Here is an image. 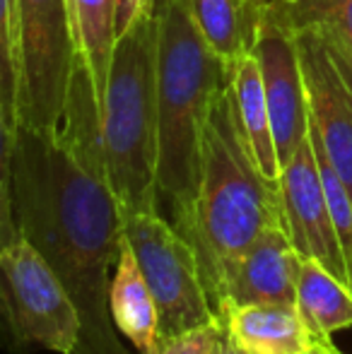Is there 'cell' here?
Returning a JSON list of instances; mask_svg holds the SVG:
<instances>
[{
    "instance_id": "cell-16",
    "label": "cell",
    "mask_w": 352,
    "mask_h": 354,
    "mask_svg": "<svg viewBox=\"0 0 352 354\" xmlns=\"http://www.w3.org/2000/svg\"><path fill=\"white\" fill-rule=\"evenodd\" d=\"M232 82H234L241 126H244L249 145L254 149L256 162H259L261 171H263L268 181L280 183L282 167L280 159H277L275 136H272V123L263 92V80H261V68L254 53H249V56H244L239 63L232 66Z\"/></svg>"
},
{
    "instance_id": "cell-7",
    "label": "cell",
    "mask_w": 352,
    "mask_h": 354,
    "mask_svg": "<svg viewBox=\"0 0 352 354\" xmlns=\"http://www.w3.org/2000/svg\"><path fill=\"white\" fill-rule=\"evenodd\" d=\"M77 58L68 0H19V126H56Z\"/></svg>"
},
{
    "instance_id": "cell-1",
    "label": "cell",
    "mask_w": 352,
    "mask_h": 354,
    "mask_svg": "<svg viewBox=\"0 0 352 354\" xmlns=\"http://www.w3.org/2000/svg\"><path fill=\"white\" fill-rule=\"evenodd\" d=\"M0 191V243L24 236L58 270L82 313L80 354H123L109 311L123 210L109 181L102 102L82 53L56 126H17L3 136Z\"/></svg>"
},
{
    "instance_id": "cell-22",
    "label": "cell",
    "mask_w": 352,
    "mask_h": 354,
    "mask_svg": "<svg viewBox=\"0 0 352 354\" xmlns=\"http://www.w3.org/2000/svg\"><path fill=\"white\" fill-rule=\"evenodd\" d=\"M311 352L314 354H343L331 340L328 342H314V345H311Z\"/></svg>"
},
{
    "instance_id": "cell-25",
    "label": "cell",
    "mask_w": 352,
    "mask_h": 354,
    "mask_svg": "<svg viewBox=\"0 0 352 354\" xmlns=\"http://www.w3.org/2000/svg\"><path fill=\"white\" fill-rule=\"evenodd\" d=\"M306 354H314V352H306Z\"/></svg>"
},
{
    "instance_id": "cell-9",
    "label": "cell",
    "mask_w": 352,
    "mask_h": 354,
    "mask_svg": "<svg viewBox=\"0 0 352 354\" xmlns=\"http://www.w3.org/2000/svg\"><path fill=\"white\" fill-rule=\"evenodd\" d=\"M311 131L352 193V61L314 29H297Z\"/></svg>"
},
{
    "instance_id": "cell-6",
    "label": "cell",
    "mask_w": 352,
    "mask_h": 354,
    "mask_svg": "<svg viewBox=\"0 0 352 354\" xmlns=\"http://www.w3.org/2000/svg\"><path fill=\"white\" fill-rule=\"evenodd\" d=\"M123 236L160 311V342L217 318L196 248L160 210L123 212Z\"/></svg>"
},
{
    "instance_id": "cell-10",
    "label": "cell",
    "mask_w": 352,
    "mask_h": 354,
    "mask_svg": "<svg viewBox=\"0 0 352 354\" xmlns=\"http://www.w3.org/2000/svg\"><path fill=\"white\" fill-rule=\"evenodd\" d=\"M285 229L302 258L316 261L350 284L340 239L326 201L314 142L306 138L280 171Z\"/></svg>"
},
{
    "instance_id": "cell-15",
    "label": "cell",
    "mask_w": 352,
    "mask_h": 354,
    "mask_svg": "<svg viewBox=\"0 0 352 354\" xmlns=\"http://www.w3.org/2000/svg\"><path fill=\"white\" fill-rule=\"evenodd\" d=\"M188 5L205 44L230 68L254 53L263 10L254 0H188Z\"/></svg>"
},
{
    "instance_id": "cell-24",
    "label": "cell",
    "mask_w": 352,
    "mask_h": 354,
    "mask_svg": "<svg viewBox=\"0 0 352 354\" xmlns=\"http://www.w3.org/2000/svg\"><path fill=\"white\" fill-rule=\"evenodd\" d=\"M350 289H352V275H350Z\"/></svg>"
},
{
    "instance_id": "cell-19",
    "label": "cell",
    "mask_w": 352,
    "mask_h": 354,
    "mask_svg": "<svg viewBox=\"0 0 352 354\" xmlns=\"http://www.w3.org/2000/svg\"><path fill=\"white\" fill-rule=\"evenodd\" d=\"M222 330H225V323L217 316L212 321L203 323V326L193 328V330H186L181 335L169 337V340H162L152 354H212Z\"/></svg>"
},
{
    "instance_id": "cell-20",
    "label": "cell",
    "mask_w": 352,
    "mask_h": 354,
    "mask_svg": "<svg viewBox=\"0 0 352 354\" xmlns=\"http://www.w3.org/2000/svg\"><path fill=\"white\" fill-rule=\"evenodd\" d=\"M157 0H118V10H116V34L123 37L147 10L155 8Z\"/></svg>"
},
{
    "instance_id": "cell-8",
    "label": "cell",
    "mask_w": 352,
    "mask_h": 354,
    "mask_svg": "<svg viewBox=\"0 0 352 354\" xmlns=\"http://www.w3.org/2000/svg\"><path fill=\"white\" fill-rule=\"evenodd\" d=\"M254 56L263 80L277 159L280 167H285L295 157L299 145L309 138L311 116L297 29L292 27L282 3L261 10Z\"/></svg>"
},
{
    "instance_id": "cell-3",
    "label": "cell",
    "mask_w": 352,
    "mask_h": 354,
    "mask_svg": "<svg viewBox=\"0 0 352 354\" xmlns=\"http://www.w3.org/2000/svg\"><path fill=\"white\" fill-rule=\"evenodd\" d=\"M157 191L169 222L186 236L201 181L203 126L232 68L205 44L188 0H157Z\"/></svg>"
},
{
    "instance_id": "cell-11",
    "label": "cell",
    "mask_w": 352,
    "mask_h": 354,
    "mask_svg": "<svg viewBox=\"0 0 352 354\" xmlns=\"http://www.w3.org/2000/svg\"><path fill=\"white\" fill-rule=\"evenodd\" d=\"M299 251L285 227H270L256 236L222 272L217 316L232 306L251 304H297L302 272Z\"/></svg>"
},
{
    "instance_id": "cell-14",
    "label": "cell",
    "mask_w": 352,
    "mask_h": 354,
    "mask_svg": "<svg viewBox=\"0 0 352 354\" xmlns=\"http://www.w3.org/2000/svg\"><path fill=\"white\" fill-rule=\"evenodd\" d=\"M295 306L314 342H328L335 333L352 328L350 284L316 261H302Z\"/></svg>"
},
{
    "instance_id": "cell-18",
    "label": "cell",
    "mask_w": 352,
    "mask_h": 354,
    "mask_svg": "<svg viewBox=\"0 0 352 354\" xmlns=\"http://www.w3.org/2000/svg\"><path fill=\"white\" fill-rule=\"evenodd\" d=\"M292 27L314 29L352 61V0H282Z\"/></svg>"
},
{
    "instance_id": "cell-21",
    "label": "cell",
    "mask_w": 352,
    "mask_h": 354,
    "mask_svg": "<svg viewBox=\"0 0 352 354\" xmlns=\"http://www.w3.org/2000/svg\"><path fill=\"white\" fill-rule=\"evenodd\" d=\"M212 354H249V352H244L239 345H234V340L227 335V330H222V335H220V340H217Z\"/></svg>"
},
{
    "instance_id": "cell-5",
    "label": "cell",
    "mask_w": 352,
    "mask_h": 354,
    "mask_svg": "<svg viewBox=\"0 0 352 354\" xmlns=\"http://www.w3.org/2000/svg\"><path fill=\"white\" fill-rule=\"evenodd\" d=\"M0 297L8 330L19 347L80 354L82 313L68 284L24 236L3 243Z\"/></svg>"
},
{
    "instance_id": "cell-23",
    "label": "cell",
    "mask_w": 352,
    "mask_h": 354,
    "mask_svg": "<svg viewBox=\"0 0 352 354\" xmlns=\"http://www.w3.org/2000/svg\"><path fill=\"white\" fill-rule=\"evenodd\" d=\"M256 5H259V8H268V5H280L282 0H254Z\"/></svg>"
},
{
    "instance_id": "cell-17",
    "label": "cell",
    "mask_w": 352,
    "mask_h": 354,
    "mask_svg": "<svg viewBox=\"0 0 352 354\" xmlns=\"http://www.w3.org/2000/svg\"><path fill=\"white\" fill-rule=\"evenodd\" d=\"M77 48L92 71L99 102H104L113 48H116L118 0H68Z\"/></svg>"
},
{
    "instance_id": "cell-12",
    "label": "cell",
    "mask_w": 352,
    "mask_h": 354,
    "mask_svg": "<svg viewBox=\"0 0 352 354\" xmlns=\"http://www.w3.org/2000/svg\"><path fill=\"white\" fill-rule=\"evenodd\" d=\"M227 335L249 354H306L309 330L292 304H251L220 313Z\"/></svg>"
},
{
    "instance_id": "cell-4",
    "label": "cell",
    "mask_w": 352,
    "mask_h": 354,
    "mask_svg": "<svg viewBox=\"0 0 352 354\" xmlns=\"http://www.w3.org/2000/svg\"><path fill=\"white\" fill-rule=\"evenodd\" d=\"M157 3L113 48L102 102L104 159L123 212L160 210V106H157Z\"/></svg>"
},
{
    "instance_id": "cell-2",
    "label": "cell",
    "mask_w": 352,
    "mask_h": 354,
    "mask_svg": "<svg viewBox=\"0 0 352 354\" xmlns=\"http://www.w3.org/2000/svg\"><path fill=\"white\" fill-rule=\"evenodd\" d=\"M270 227H285L280 183L268 181L256 162L230 73L212 97L203 126L201 181L186 234L198 253L215 311L225 268Z\"/></svg>"
},
{
    "instance_id": "cell-13",
    "label": "cell",
    "mask_w": 352,
    "mask_h": 354,
    "mask_svg": "<svg viewBox=\"0 0 352 354\" xmlns=\"http://www.w3.org/2000/svg\"><path fill=\"white\" fill-rule=\"evenodd\" d=\"M109 311L116 330L140 354H152L160 345V311L140 270L136 253L123 236L118 261L109 287Z\"/></svg>"
}]
</instances>
